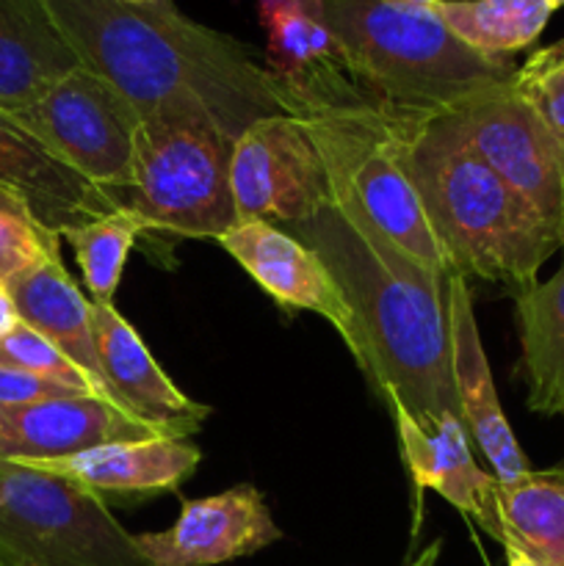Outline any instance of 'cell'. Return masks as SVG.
I'll return each mask as SVG.
<instances>
[{
  "mask_svg": "<svg viewBox=\"0 0 564 566\" xmlns=\"http://www.w3.org/2000/svg\"><path fill=\"white\" fill-rule=\"evenodd\" d=\"M42 3L81 64L119 88L142 116L169 103H197L238 138L263 116L293 114L247 44L194 22L175 0Z\"/></svg>",
  "mask_w": 564,
  "mask_h": 566,
  "instance_id": "1",
  "label": "cell"
},
{
  "mask_svg": "<svg viewBox=\"0 0 564 566\" xmlns=\"http://www.w3.org/2000/svg\"><path fill=\"white\" fill-rule=\"evenodd\" d=\"M285 232L315 249L341 285L357 326L352 357L393 418L407 415L426 431L442 420L462 423L448 291L387 269L332 205Z\"/></svg>",
  "mask_w": 564,
  "mask_h": 566,
  "instance_id": "2",
  "label": "cell"
},
{
  "mask_svg": "<svg viewBox=\"0 0 564 566\" xmlns=\"http://www.w3.org/2000/svg\"><path fill=\"white\" fill-rule=\"evenodd\" d=\"M396 127L404 169L453 271L514 296L534 285L562 238L470 149L457 116L396 114Z\"/></svg>",
  "mask_w": 564,
  "mask_h": 566,
  "instance_id": "3",
  "label": "cell"
},
{
  "mask_svg": "<svg viewBox=\"0 0 564 566\" xmlns=\"http://www.w3.org/2000/svg\"><path fill=\"white\" fill-rule=\"evenodd\" d=\"M310 3L335 33L365 97L393 114H448L518 70L512 59H490L459 42L431 9L387 0Z\"/></svg>",
  "mask_w": 564,
  "mask_h": 566,
  "instance_id": "4",
  "label": "cell"
},
{
  "mask_svg": "<svg viewBox=\"0 0 564 566\" xmlns=\"http://www.w3.org/2000/svg\"><path fill=\"white\" fill-rule=\"evenodd\" d=\"M324 160L332 208L393 271L448 291L457 276L431 232L398 147L396 114L376 105L302 116Z\"/></svg>",
  "mask_w": 564,
  "mask_h": 566,
  "instance_id": "5",
  "label": "cell"
},
{
  "mask_svg": "<svg viewBox=\"0 0 564 566\" xmlns=\"http://www.w3.org/2000/svg\"><path fill=\"white\" fill-rule=\"evenodd\" d=\"M236 138L197 103L142 116L125 205L149 232L216 241L238 224L230 188Z\"/></svg>",
  "mask_w": 564,
  "mask_h": 566,
  "instance_id": "6",
  "label": "cell"
},
{
  "mask_svg": "<svg viewBox=\"0 0 564 566\" xmlns=\"http://www.w3.org/2000/svg\"><path fill=\"white\" fill-rule=\"evenodd\" d=\"M0 566H149L105 501L72 481L0 462Z\"/></svg>",
  "mask_w": 564,
  "mask_h": 566,
  "instance_id": "7",
  "label": "cell"
},
{
  "mask_svg": "<svg viewBox=\"0 0 564 566\" xmlns=\"http://www.w3.org/2000/svg\"><path fill=\"white\" fill-rule=\"evenodd\" d=\"M9 116L55 158L122 205L133 177V147L142 114L119 88L77 66L36 103Z\"/></svg>",
  "mask_w": 564,
  "mask_h": 566,
  "instance_id": "8",
  "label": "cell"
},
{
  "mask_svg": "<svg viewBox=\"0 0 564 566\" xmlns=\"http://www.w3.org/2000/svg\"><path fill=\"white\" fill-rule=\"evenodd\" d=\"M470 149L564 243V138L520 97L512 77L451 111Z\"/></svg>",
  "mask_w": 564,
  "mask_h": 566,
  "instance_id": "9",
  "label": "cell"
},
{
  "mask_svg": "<svg viewBox=\"0 0 564 566\" xmlns=\"http://www.w3.org/2000/svg\"><path fill=\"white\" fill-rule=\"evenodd\" d=\"M230 188L238 221H269L282 230L332 205L313 133L293 114L263 116L236 138Z\"/></svg>",
  "mask_w": 564,
  "mask_h": 566,
  "instance_id": "10",
  "label": "cell"
},
{
  "mask_svg": "<svg viewBox=\"0 0 564 566\" xmlns=\"http://www.w3.org/2000/svg\"><path fill=\"white\" fill-rule=\"evenodd\" d=\"M265 28V72L296 116L374 105L343 61L335 33L310 0H258Z\"/></svg>",
  "mask_w": 564,
  "mask_h": 566,
  "instance_id": "11",
  "label": "cell"
},
{
  "mask_svg": "<svg viewBox=\"0 0 564 566\" xmlns=\"http://www.w3.org/2000/svg\"><path fill=\"white\" fill-rule=\"evenodd\" d=\"M133 539L149 566H219L265 551L282 539V531L263 492L238 484L219 495L182 501L171 528Z\"/></svg>",
  "mask_w": 564,
  "mask_h": 566,
  "instance_id": "12",
  "label": "cell"
},
{
  "mask_svg": "<svg viewBox=\"0 0 564 566\" xmlns=\"http://www.w3.org/2000/svg\"><path fill=\"white\" fill-rule=\"evenodd\" d=\"M219 247L276 304L321 315L354 352V313L315 249L269 221H238L219 238Z\"/></svg>",
  "mask_w": 564,
  "mask_h": 566,
  "instance_id": "13",
  "label": "cell"
},
{
  "mask_svg": "<svg viewBox=\"0 0 564 566\" xmlns=\"http://www.w3.org/2000/svg\"><path fill=\"white\" fill-rule=\"evenodd\" d=\"M169 437L103 396L0 403V462H44L108 442Z\"/></svg>",
  "mask_w": 564,
  "mask_h": 566,
  "instance_id": "14",
  "label": "cell"
},
{
  "mask_svg": "<svg viewBox=\"0 0 564 566\" xmlns=\"http://www.w3.org/2000/svg\"><path fill=\"white\" fill-rule=\"evenodd\" d=\"M92 326L111 398L125 412L136 415L144 423L158 426L175 440H188L202 429L205 420L210 418V407L191 401L164 374L114 302H92Z\"/></svg>",
  "mask_w": 564,
  "mask_h": 566,
  "instance_id": "15",
  "label": "cell"
},
{
  "mask_svg": "<svg viewBox=\"0 0 564 566\" xmlns=\"http://www.w3.org/2000/svg\"><path fill=\"white\" fill-rule=\"evenodd\" d=\"M0 191L14 193L36 221L55 235L116 213L122 205L111 193L55 158L14 116L0 111Z\"/></svg>",
  "mask_w": 564,
  "mask_h": 566,
  "instance_id": "16",
  "label": "cell"
},
{
  "mask_svg": "<svg viewBox=\"0 0 564 566\" xmlns=\"http://www.w3.org/2000/svg\"><path fill=\"white\" fill-rule=\"evenodd\" d=\"M448 326H451L453 387H457L464 429L490 462L495 479H520L531 470L529 459L520 451L518 437L498 401L490 363L481 346L473 293L468 280L459 274L448 282Z\"/></svg>",
  "mask_w": 564,
  "mask_h": 566,
  "instance_id": "17",
  "label": "cell"
},
{
  "mask_svg": "<svg viewBox=\"0 0 564 566\" xmlns=\"http://www.w3.org/2000/svg\"><path fill=\"white\" fill-rule=\"evenodd\" d=\"M199 448L188 440L158 437V440L108 442L70 457L20 462L42 473L72 481L94 495L153 497L177 492L199 468Z\"/></svg>",
  "mask_w": 564,
  "mask_h": 566,
  "instance_id": "18",
  "label": "cell"
},
{
  "mask_svg": "<svg viewBox=\"0 0 564 566\" xmlns=\"http://www.w3.org/2000/svg\"><path fill=\"white\" fill-rule=\"evenodd\" d=\"M398 448L412 475L415 492L435 490L453 509L473 517L484 534L492 536V486L495 475L481 470L470 453V434L459 420H442L435 431L420 429L407 415H396Z\"/></svg>",
  "mask_w": 564,
  "mask_h": 566,
  "instance_id": "19",
  "label": "cell"
},
{
  "mask_svg": "<svg viewBox=\"0 0 564 566\" xmlns=\"http://www.w3.org/2000/svg\"><path fill=\"white\" fill-rule=\"evenodd\" d=\"M81 59L42 0H0V111L17 114L53 83L77 70Z\"/></svg>",
  "mask_w": 564,
  "mask_h": 566,
  "instance_id": "20",
  "label": "cell"
},
{
  "mask_svg": "<svg viewBox=\"0 0 564 566\" xmlns=\"http://www.w3.org/2000/svg\"><path fill=\"white\" fill-rule=\"evenodd\" d=\"M6 291L11 293V302H14L22 324L48 337L61 354H66L92 379L100 396L114 401L103 368H100L97 346H94L92 298L83 296L75 280L66 274L61 254L44 260L28 274L17 276L14 282L6 285Z\"/></svg>",
  "mask_w": 564,
  "mask_h": 566,
  "instance_id": "21",
  "label": "cell"
},
{
  "mask_svg": "<svg viewBox=\"0 0 564 566\" xmlns=\"http://www.w3.org/2000/svg\"><path fill=\"white\" fill-rule=\"evenodd\" d=\"M492 539L540 566H564V462L492 486Z\"/></svg>",
  "mask_w": 564,
  "mask_h": 566,
  "instance_id": "22",
  "label": "cell"
},
{
  "mask_svg": "<svg viewBox=\"0 0 564 566\" xmlns=\"http://www.w3.org/2000/svg\"><path fill=\"white\" fill-rule=\"evenodd\" d=\"M514 304L529 409L564 418V263L547 282H534L518 293Z\"/></svg>",
  "mask_w": 564,
  "mask_h": 566,
  "instance_id": "23",
  "label": "cell"
},
{
  "mask_svg": "<svg viewBox=\"0 0 564 566\" xmlns=\"http://www.w3.org/2000/svg\"><path fill=\"white\" fill-rule=\"evenodd\" d=\"M429 9L459 42L490 59L531 48L556 11L551 0H437Z\"/></svg>",
  "mask_w": 564,
  "mask_h": 566,
  "instance_id": "24",
  "label": "cell"
},
{
  "mask_svg": "<svg viewBox=\"0 0 564 566\" xmlns=\"http://www.w3.org/2000/svg\"><path fill=\"white\" fill-rule=\"evenodd\" d=\"M144 232H149L147 224L133 210L122 208L61 235V241L70 243L75 252L92 302H114L127 254Z\"/></svg>",
  "mask_w": 564,
  "mask_h": 566,
  "instance_id": "25",
  "label": "cell"
},
{
  "mask_svg": "<svg viewBox=\"0 0 564 566\" xmlns=\"http://www.w3.org/2000/svg\"><path fill=\"white\" fill-rule=\"evenodd\" d=\"M61 254V238L36 221L22 199L0 191V285Z\"/></svg>",
  "mask_w": 564,
  "mask_h": 566,
  "instance_id": "26",
  "label": "cell"
},
{
  "mask_svg": "<svg viewBox=\"0 0 564 566\" xmlns=\"http://www.w3.org/2000/svg\"><path fill=\"white\" fill-rule=\"evenodd\" d=\"M0 365L3 368L25 370V374L42 376V379L50 381H59V385L72 387L77 392H94V396H100L94 390L92 379L66 354H61L48 337H42L36 329L22 324V321L14 329H9L0 337Z\"/></svg>",
  "mask_w": 564,
  "mask_h": 566,
  "instance_id": "27",
  "label": "cell"
},
{
  "mask_svg": "<svg viewBox=\"0 0 564 566\" xmlns=\"http://www.w3.org/2000/svg\"><path fill=\"white\" fill-rule=\"evenodd\" d=\"M520 97L564 138V39L536 50L512 75Z\"/></svg>",
  "mask_w": 564,
  "mask_h": 566,
  "instance_id": "28",
  "label": "cell"
},
{
  "mask_svg": "<svg viewBox=\"0 0 564 566\" xmlns=\"http://www.w3.org/2000/svg\"><path fill=\"white\" fill-rule=\"evenodd\" d=\"M66 396H94V392H77L72 387L59 385V381H50L42 379V376L25 374V370L3 368L0 365V403H31Z\"/></svg>",
  "mask_w": 564,
  "mask_h": 566,
  "instance_id": "29",
  "label": "cell"
},
{
  "mask_svg": "<svg viewBox=\"0 0 564 566\" xmlns=\"http://www.w3.org/2000/svg\"><path fill=\"white\" fill-rule=\"evenodd\" d=\"M17 324H20V315H17L14 302H11V293L0 285V337L14 329Z\"/></svg>",
  "mask_w": 564,
  "mask_h": 566,
  "instance_id": "30",
  "label": "cell"
},
{
  "mask_svg": "<svg viewBox=\"0 0 564 566\" xmlns=\"http://www.w3.org/2000/svg\"><path fill=\"white\" fill-rule=\"evenodd\" d=\"M440 551L442 542H431L429 547H424V551L409 562V566H437V562H440Z\"/></svg>",
  "mask_w": 564,
  "mask_h": 566,
  "instance_id": "31",
  "label": "cell"
},
{
  "mask_svg": "<svg viewBox=\"0 0 564 566\" xmlns=\"http://www.w3.org/2000/svg\"><path fill=\"white\" fill-rule=\"evenodd\" d=\"M503 551H506V566H540L536 562H531L525 553L514 551V547H503Z\"/></svg>",
  "mask_w": 564,
  "mask_h": 566,
  "instance_id": "32",
  "label": "cell"
},
{
  "mask_svg": "<svg viewBox=\"0 0 564 566\" xmlns=\"http://www.w3.org/2000/svg\"><path fill=\"white\" fill-rule=\"evenodd\" d=\"M387 3H398V6H420V9H429V6H435L437 0H387Z\"/></svg>",
  "mask_w": 564,
  "mask_h": 566,
  "instance_id": "33",
  "label": "cell"
},
{
  "mask_svg": "<svg viewBox=\"0 0 564 566\" xmlns=\"http://www.w3.org/2000/svg\"><path fill=\"white\" fill-rule=\"evenodd\" d=\"M122 3H133V6H149V3H160V0H122Z\"/></svg>",
  "mask_w": 564,
  "mask_h": 566,
  "instance_id": "34",
  "label": "cell"
},
{
  "mask_svg": "<svg viewBox=\"0 0 564 566\" xmlns=\"http://www.w3.org/2000/svg\"><path fill=\"white\" fill-rule=\"evenodd\" d=\"M551 3H553V9H562L564 0H551Z\"/></svg>",
  "mask_w": 564,
  "mask_h": 566,
  "instance_id": "35",
  "label": "cell"
}]
</instances>
